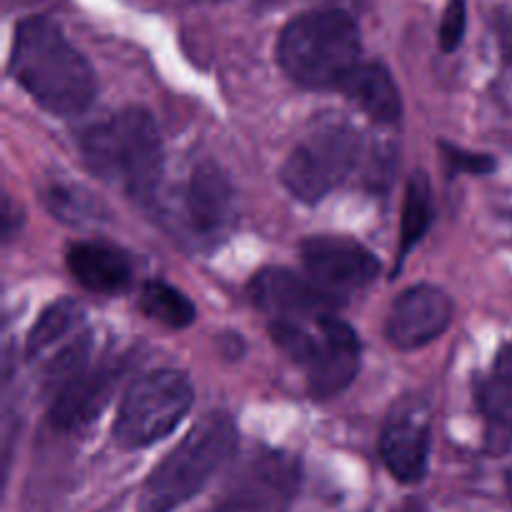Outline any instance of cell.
<instances>
[{
	"label": "cell",
	"mask_w": 512,
	"mask_h": 512,
	"mask_svg": "<svg viewBox=\"0 0 512 512\" xmlns=\"http://www.w3.org/2000/svg\"><path fill=\"white\" fill-rule=\"evenodd\" d=\"M10 73L48 113L78 115L93 103L95 73L58 23L43 15L20 20L10 50Z\"/></svg>",
	"instance_id": "6da1fadb"
},
{
	"label": "cell",
	"mask_w": 512,
	"mask_h": 512,
	"mask_svg": "<svg viewBox=\"0 0 512 512\" xmlns=\"http://www.w3.org/2000/svg\"><path fill=\"white\" fill-rule=\"evenodd\" d=\"M90 168L130 198L148 203L163 175V140L145 108H125L80 133Z\"/></svg>",
	"instance_id": "7a4b0ae2"
},
{
	"label": "cell",
	"mask_w": 512,
	"mask_h": 512,
	"mask_svg": "<svg viewBox=\"0 0 512 512\" xmlns=\"http://www.w3.org/2000/svg\"><path fill=\"white\" fill-rule=\"evenodd\" d=\"M363 40L343 10H313L285 25L278 38V63L293 83L320 90L343 85L360 65Z\"/></svg>",
	"instance_id": "3957f363"
},
{
	"label": "cell",
	"mask_w": 512,
	"mask_h": 512,
	"mask_svg": "<svg viewBox=\"0 0 512 512\" xmlns=\"http://www.w3.org/2000/svg\"><path fill=\"white\" fill-rule=\"evenodd\" d=\"M238 448V430L228 413H210L148 475L138 512H173L190 503Z\"/></svg>",
	"instance_id": "277c9868"
},
{
	"label": "cell",
	"mask_w": 512,
	"mask_h": 512,
	"mask_svg": "<svg viewBox=\"0 0 512 512\" xmlns=\"http://www.w3.org/2000/svg\"><path fill=\"white\" fill-rule=\"evenodd\" d=\"M275 345L303 368L308 390L315 400H330L343 393L360 370V340L340 318L315 323L273 320Z\"/></svg>",
	"instance_id": "5b68a950"
},
{
	"label": "cell",
	"mask_w": 512,
	"mask_h": 512,
	"mask_svg": "<svg viewBox=\"0 0 512 512\" xmlns=\"http://www.w3.org/2000/svg\"><path fill=\"white\" fill-rule=\"evenodd\" d=\"M195 390L178 370H155L135 380L120 403L113 438L120 448H150L168 438L190 413Z\"/></svg>",
	"instance_id": "8992f818"
},
{
	"label": "cell",
	"mask_w": 512,
	"mask_h": 512,
	"mask_svg": "<svg viewBox=\"0 0 512 512\" xmlns=\"http://www.w3.org/2000/svg\"><path fill=\"white\" fill-rule=\"evenodd\" d=\"M360 160V133L348 123L330 120L310 130L280 168V180L303 203H320L348 180Z\"/></svg>",
	"instance_id": "52a82bcc"
},
{
	"label": "cell",
	"mask_w": 512,
	"mask_h": 512,
	"mask_svg": "<svg viewBox=\"0 0 512 512\" xmlns=\"http://www.w3.org/2000/svg\"><path fill=\"white\" fill-rule=\"evenodd\" d=\"M300 460L263 450L233 478L210 512H290L300 493Z\"/></svg>",
	"instance_id": "ba28073f"
},
{
	"label": "cell",
	"mask_w": 512,
	"mask_h": 512,
	"mask_svg": "<svg viewBox=\"0 0 512 512\" xmlns=\"http://www.w3.org/2000/svg\"><path fill=\"white\" fill-rule=\"evenodd\" d=\"M308 278L325 293L343 298L368 288L380 273V263L365 245L343 235H313L300 245Z\"/></svg>",
	"instance_id": "9c48e42d"
},
{
	"label": "cell",
	"mask_w": 512,
	"mask_h": 512,
	"mask_svg": "<svg viewBox=\"0 0 512 512\" xmlns=\"http://www.w3.org/2000/svg\"><path fill=\"white\" fill-rule=\"evenodd\" d=\"M248 295L255 308L265 310L273 320H288V323H315V320L333 318L335 310L340 308L338 298L288 268H265L255 273L248 285Z\"/></svg>",
	"instance_id": "30bf717a"
},
{
	"label": "cell",
	"mask_w": 512,
	"mask_h": 512,
	"mask_svg": "<svg viewBox=\"0 0 512 512\" xmlns=\"http://www.w3.org/2000/svg\"><path fill=\"white\" fill-rule=\"evenodd\" d=\"M453 320V300L435 285H413L395 298L385 333L398 350H418L438 340Z\"/></svg>",
	"instance_id": "8fae6325"
},
{
	"label": "cell",
	"mask_w": 512,
	"mask_h": 512,
	"mask_svg": "<svg viewBox=\"0 0 512 512\" xmlns=\"http://www.w3.org/2000/svg\"><path fill=\"white\" fill-rule=\"evenodd\" d=\"M123 370L118 365L83 368L68 378L50 405V423L58 430H80L93 423L118 390Z\"/></svg>",
	"instance_id": "7c38bea8"
},
{
	"label": "cell",
	"mask_w": 512,
	"mask_h": 512,
	"mask_svg": "<svg viewBox=\"0 0 512 512\" xmlns=\"http://www.w3.org/2000/svg\"><path fill=\"white\" fill-rule=\"evenodd\" d=\"M190 228L203 238H220L235 223V190L228 173L215 163H200L185 190Z\"/></svg>",
	"instance_id": "4fadbf2b"
},
{
	"label": "cell",
	"mask_w": 512,
	"mask_h": 512,
	"mask_svg": "<svg viewBox=\"0 0 512 512\" xmlns=\"http://www.w3.org/2000/svg\"><path fill=\"white\" fill-rule=\"evenodd\" d=\"M380 458L398 483H420L428 473L430 425L420 410H400L380 435Z\"/></svg>",
	"instance_id": "5bb4252c"
},
{
	"label": "cell",
	"mask_w": 512,
	"mask_h": 512,
	"mask_svg": "<svg viewBox=\"0 0 512 512\" xmlns=\"http://www.w3.org/2000/svg\"><path fill=\"white\" fill-rule=\"evenodd\" d=\"M68 268L83 288L100 295H118L133 280V265L118 248L95 240L70 245Z\"/></svg>",
	"instance_id": "9a60e30c"
},
{
	"label": "cell",
	"mask_w": 512,
	"mask_h": 512,
	"mask_svg": "<svg viewBox=\"0 0 512 512\" xmlns=\"http://www.w3.org/2000/svg\"><path fill=\"white\" fill-rule=\"evenodd\" d=\"M338 90L378 123H395L403 113V98L393 75L380 63H360Z\"/></svg>",
	"instance_id": "2e32d148"
},
{
	"label": "cell",
	"mask_w": 512,
	"mask_h": 512,
	"mask_svg": "<svg viewBox=\"0 0 512 512\" xmlns=\"http://www.w3.org/2000/svg\"><path fill=\"white\" fill-rule=\"evenodd\" d=\"M83 320L85 310L78 300L60 298L50 303L30 328L28 340H25V358L30 363H38V360H45V355L58 348V345L68 348L70 343L80 338L75 333L83 328Z\"/></svg>",
	"instance_id": "e0dca14e"
},
{
	"label": "cell",
	"mask_w": 512,
	"mask_h": 512,
	"mask_svg": "<svg viewBox=\"0 0 512 512\" xmlns=\"http://www.w3.org/2000/svg\"><path fill=\"white\" fill-rule=\"evenodd\" d=\"M435 218L433 208V190H430L428 175L415 173L405 188L403 203V220H400V248H398V265L408 258L410 250L425 238Z\"/></svg>",
	"instance_id": "ac0fdd59"
},
{
	"label": "cell",
	"mask_w": 512,
	"mask_h": 512,
	"mask_svg": "<svg viewBox=\"0 0 512 512\" xmlns=\"http://www.w3.org/2000/svg\"><path fill=\"white\" fill-rule=\"evenodd\" d=\"M140 310L148 315L155 323L165 325V328L183 330L195 323L193 300L185 293H180L173 285L163 283V280H148L140 290Z\"/></svg>",
	"instance_id": "d6986e66"
},
{
	"label": "cell",
	"mask_w": 512,
	"mask_h": 512,
	"mask_svg": "<svg viewBox=\"0 0 512 512\" xmlns=\"http://www.w3.org/2000/svg\"><path fill=\"white\" fill-rule=\"evenodd\" d=\"M478 405L490 420L503 428L512 430V383L503 375L495 373L493 378H483L475 388Z\"/></svg>",
	"instance_id": "ffe728a7"
},
{
	"label": "cell",
	"mask_w": 512,
	"mask_h": 512,
	"mask_svg": "<svg viewBox=\"0 0 512 512\" xmlns=\"http://www.w3.org/2000/svg\"><path fill=\"white\" fill-rule=\"evenodd\" d=\"M465 25H468V8H465V0H450L438 30L440 48H443L445 53H453V50L460 48V43H463L465 38Z\"/></svg>",
	"instance_id": "44dd1931"
},
{
	"label": "cell",
	"mask_w": 512,
	"mask_h": 512,
	"mask_svg": "<svg viewBox=\"0 0 512 512\" xmlns=\"http://www.w3.org/2000/svg\"><path fill=\"white\" fill-rule=\"evenodd\" d=\"M440 150H443L445 160L453 170L458 173H470V175H488L495 170V158L485 153H470V150L458 148L453 143H440Z\"/></svg>",
	"instance_id": "7402d4cb"
},
{
	"label": "cell",
	"mask_w": 512,
	"mask_h": 512,
	"mask_svg": "<svg viewBox=\"0 0 512 512\" xmlns=\"http://www.w3.org/2000/svg\"><path fill=\"white\" fill-rule=\"evenodd\" d=\"M45 203H48V208L63 220H75V218L83 220L85 215H88V208H85L88 200L83 198V193H78V190H68L63 188V185H53V188L45 190Z\"/></svg>",
	"instance_id": "603a6c76"
},
{
	"label": "cell",
	"mask_w": 512,
	"mask_h": 512,
	"mask_svg": "<svg viewBox=\"0 0 512 512\" xmlns=\"http://www.w3.org/2000/svg\"><path fill=\"white\" fill-rule=\"evenodd\" d=\"M498 40H500V50H503L505 60H510L512 63V13L505 15V18H500Z\"/></svg>",
	"instance_id": "cb8c5ba5"
},
{
	"label": "cell",
	"mask_w": 512,
	"mask_h": 512,
	"mask_svg": "<svg viewBox=\"0 0 512 512\" xmlns=\"http://www.w3.org/2000/svg\"><path fill=\"white\" fill-rule=\"evenodd\" d=\"M495 373L503 375L512 383V345H505L498 353V360H495Z\"/></svg>",
	"instance_id": "d4e9b609"
},
{
	"label": "cell",
	"mask_w": 512,
	"mask_h": 512,
	"mask_svg": "<svg viewBox=\"0 0 512 512\" xmlns=\"http://www.w3.org/2000/svg\"><path fill=\"white\" fill-rule=\"evenodd\" d=\"M508 488H510V495H512V473H510V478H508Z\"/></svg>",
	"instance_id": "484cf974"
}]
</instances>
